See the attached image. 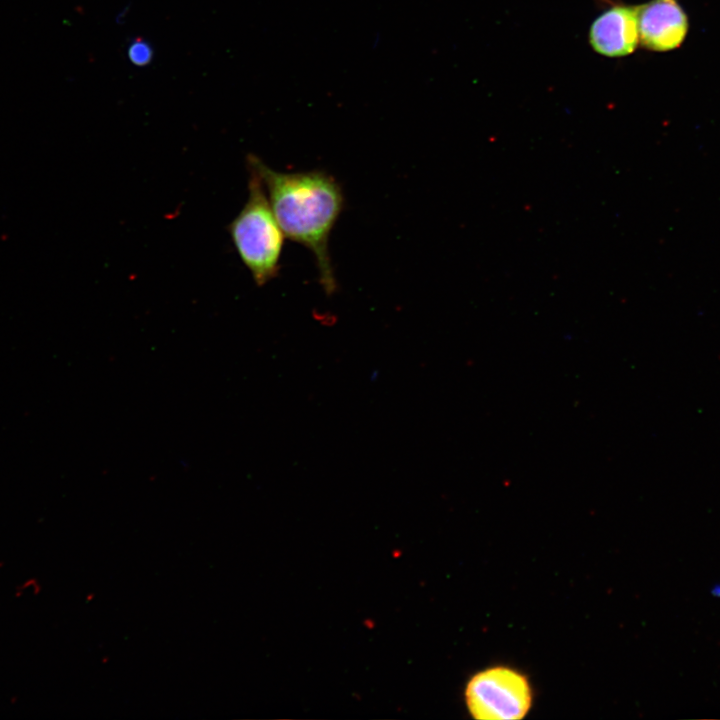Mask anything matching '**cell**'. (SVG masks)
Listing matches in <instances>:
<instances>
[{
  "label": "cell",
  "instance_id": "7a4b0ae2",
  "mask_svg": "<svg viewBox=\"0 0 720 720\" xmlns=\"http://www.w3.org/2000/svg\"><path fill=\"white\" fill-rule=\"evenodd\" d=\"M248 171L247 201L227 230L240 260L261 287L278 275L285 235L258 172L250 164Z\"/></svg>",
  "mask_w": 720,
  "mask_h": 720
},
{
  "label": "cell",
  "instance_id": "3957f363",
  "mask_svg": "<svg viewBox=\"0 0 720 720\" xmlns=\"http://www.w3.org/2000/svg\"><path fill=\"white\" fill-rule=\"evenodd\" d=\"M468 712L478 720H519L530 711L533 690L527 676L506 665L476 672L464 690Z\"/></svg>",
  "mask_w": 720,
  "mask_h": 720
},
{
  "label": "cell",
  "instance_id": "277c9868",
  "mask_svg": "<svg viewBox=\"0 0 720 720\" xmlns=\"http://www.w3.org/2000/svg\"><path fill=\"white\" fill-rule=\"evenodd\" d=\"M688 21L676 0H652L638 7L639 40L654 51H668L684 40Z\"/></svg>",
  "mask_w": 720,
  "mask_h": 720
},
{
  "label": "cell",
  "instance_id": "6da1fadb",
  "mask_svg": "<svg viewBox=\"0 0 720 720\" xmlns=\"http://www.w3.org/2000/svg\"><path fill=\"white\" fill-rule=\"evenodd\" d=\"M247 163L258 172L284 235L311 251L320 284L327 295H332L337 283L329 238L344 208L340 184L320 170L276 171L253 154H248Z\"/></svg>",
  "mask_w": 720,
  "mask_h": 720
},
{
  "label": "cell",
  "instance_id": "8992f818",
  "mask_svg": "<svg viewBox=\"0 0 720 720\" xmlns=\"http://www.w3.org/2000/svg\"><path fill=\"white\" fill-rule=\"evenodd\" d=\"M128 57L134 65L144 66L151 62L153 49L146 40L136 38L128 47Z\"/></svg>",
  "mask_w": 720,
  "mask_h": 720
},
{
  "label": "cell",
  "instance_id": "52a82bcc",
  "mask_svg": "<svg viewBox=\"0 0 720 720\" xmlns=\"http://www.w3.org/2000/svg\"><path fill=\"white\" fill-rule=\"evenodd\" d=\"M711 594L720 598V584H715L711 589Z\"/></svg>",
  "mask_w": 720,
  "mask_h": 720
},
{
  "label": "cell",
  "instance_id": "5b68a950",
  "mask_svg": "<svg viewBox=\"0 0 720 720\" xmlns=\"http://www.w3.org/2000/svg\"><path fill=\"white\" fill-rule=\"evenodd\" d=\"M592 48L609 57L632 53L639 42L638 7L616 5L601 13L589 32Z\"/></svg>",
  "mask_w": 720,
  "mask_h": 720
}]
</instances>
